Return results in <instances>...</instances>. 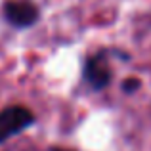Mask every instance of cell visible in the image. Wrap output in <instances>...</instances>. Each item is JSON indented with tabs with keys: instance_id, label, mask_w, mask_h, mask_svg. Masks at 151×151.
<instances>
[{
	"instance_id": "277c9868",
	"label": "cell",
	"mask_w": 151,
	"mask_h": 151,
	"mask_svg": "<svg viewBox=\"0 0 151 151\" xmlns=\"http://www.w3.org/2000/svg\"><path fill=\"white\" fill-rule=\"evenodd\" d=\"M140 86H142V82H140V78H126L124 82L121 84V88H122V92L124 94H134V92H138L140 90Z\"/></svg>"
},
{
	"instance_id": "7a4b0ae2",
	"label": "cell",
	"mask_w": 151,
	"mask_h": 151,
	"mask_svg": "<svg viewBox=\"0 0 151 151\" xmlns=\"http://www.w3.org/2000/svg\"><path fill=\"white\" fill-rule=\"evenodd\" d=\"M84 81L90 84L92 90H103L111 82V67L105 54H96L86 59L84 71H82Z\"/></svg>"
},
{
	"instance_id": "6da1fadb",
	"label": "cell",
	"mask_w": 151,
	"mask_h": 151,
	"mask_svg": "<svg viewBox=\"0 0 151 151\" xmlns=\"http://www.w3.org/2000/svg\"><path fill=\"white\" fill-rule=\"evenodd\" d=\"M35 113L25 105H10L0 111V144L19 136L35 124Z\"/></svg>"
},
{
	"instance_id": "5b68a950",
	"label": "cell",
	"mask_w": 151,
	"mask_h": 151,
	"mask_svg": "<svg viewBox=\"0 0 151 151\" xmlns=\"http://www.w3.org/2000/svg\"><path fill=\"white\" fill-rule=\"evenodd\" d=\"M52 151H71V149H65V147H52Z\"/></svg>"
},
{
	"instance_id": "3957f363",
	"label": "cell",
	"mask_w": 151,
	"mask_h": 151,
	"mask_svg": "<svg viewBox=\"0 0 151 151\" xmlns=\"http://www.w3.org/2000/svg\"><path fill=\"white\" fill-rule=\"evenodd\" d=\"M4 17L10 25L17 27V29H25L37 23L38 8L31 2H8L4 6Z\"/></svg>"
}]
</instances>
